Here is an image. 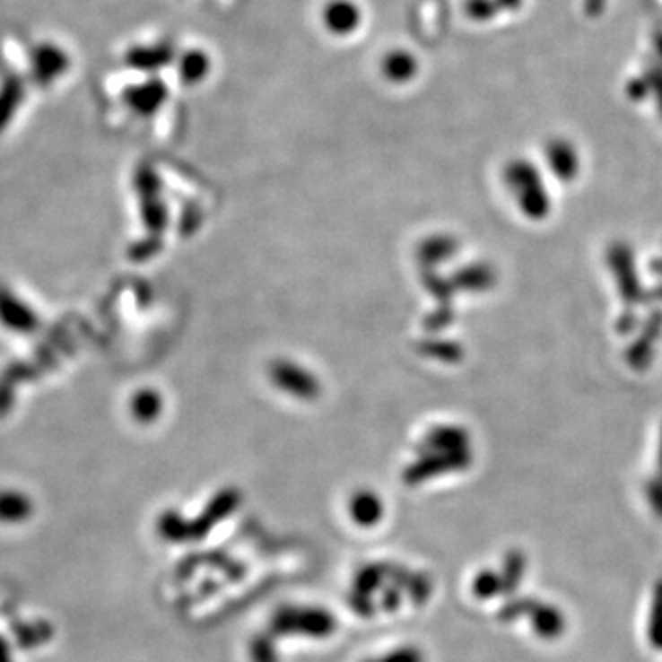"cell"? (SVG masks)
Wrapping results in <instances>:
<instances>
[{"mask_svg": "<svg viewBox=\"0 0 662 662\" xmlns=\"http://www.w3.org/2000/svg\"><path fill=\"white\" fill-rule=\"evenodd\" d=\"M28 502L19 499L17 495H0V519L3 521H19L26 518Z\"/></svg>", "mask_w": 662, "mask_h": 662, "instance_id": "obj_1", "label": "cell"}]
</instances>
